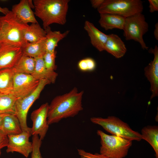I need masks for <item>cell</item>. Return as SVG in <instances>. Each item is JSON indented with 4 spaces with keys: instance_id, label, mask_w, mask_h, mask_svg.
<instances>
[{
    "instance_id": "1",
    "label": "cell",
    "mask_w": 158,
    "mask_h": 158,
    "mask_svg": "<svg viewBox=\"0 0 158 158\" xmlns=\"http://www.w3.org/2000/svg\"><path fill=\"white\" fill-rule=\"evenodd\" d=\"M84 91L74 87L68 92L56 96L49 104L47 122L49 125L63 118L73 117L82 111Z\"/></svg>"
},
{
    "instance_id": "2",
    "label": "cell",
    "mask_w": 158,
    "mask_h": 158,
    "mask_svg": "<svg viewBox=\"0 0 158 158\" xmlns=\"http://www.w3.org/2000/svg\"><path fill=\"white\" fill-rule=\"evenodd\" d=\"M69 0H34V14L42 21L44 29L53 23L64 25Z\"/></svg>"
},
{
    "instance_id": "3",
    "label": "cell",
    "mask_w": 158,
    "mask_h": 158,
    "mask_svg": "<svg viewBox=\"0 0 158 158\" xmlns=\"http://www.w3.org/2000/svg\"><path fill=\"white\" fill-rule=\"evenodd\" d=\"M28 25L21 22L10 11L0 17V42L16 45L22 47L28 42L24 40V34Z\"/></svg>"
},
{
    "instance_id": "4",
    "label": "cell",
    "mask_w": 158,
    "mask_h": 158,
    "mask_svg": "<svg viewBox=\"0 0 158 158\" xmlns=\"http://www.w3.org/2000/svg\"><path fill=\"white\" fill-rule=\"evenodd\" d=\"M97 133L100 138V154L109 158H123L127 155L132 141L107 134L100 130H97Z\"/></svg>"
},
{
    "instance_id": "5",
    "label": "cell",
    "mask_w": 158,
    "mask_h": 158,
    "mask_svg": "<svg viewBox=\"0 0 158 158\" xmlns=\"http://www.w3.org/2000/svg\"><path fill=\"white\" fill-rule=\"evenodd\" d=\"M90 120L92 123L101 126L112 135L132 141H138L142 139L140 133L133 130L126 123L115 116H109L106 118L92 117Z\"/></svg>"
},
{
    "instance_id": "6",
    "label": "cell",
    "mask_w": 158,
    "mask_h": 158,
    "mask_svg": "<svg viewBox=\"0 0 158 158\" xmlns=\"http://www.w3.org/2000/svg\"><path fill=\"white\" fill-rule=\"evenodd\" d=\"M143 10L140 0H104L97 9L100 14H112L125 18L142 13Z\"/></svg>"
},
{
    "instance_id": "7",
    "label": "cell",
    "mask_w": 158,
    "mask_h": 158,
    "mask_svg": "<svg viewBox=\"0 0 158 158\" xmlns=\"http://www.w3.org/2000/svg\"><path fill=\"white\" fill-rule=\"evenodd\" d=\"M149 25L142 13L135 14L126 18L123 30L126 40H133L138 42L143 49L147 50L143 36L148 31Z\"/></svg>"
},
{
    "instance_id": "8",
    "label": "cell",
    "mask_w": 158,
    "mask_h": 158,
    "mask_svg": "<svg viewBox=\"0 0 158 158\" xmlns=\"http://www.w3.org/2000/svg\"><path fill=\"white\" fill-rule=\"evenodd\" d=\"M50 83V82L47 80H40L38 86L32 93L17 100L15 104L16 115L19 120L22 131L31 133V128L28 126L27 123L28 110L34 102L38 98L45 86Z\"/></svg>"
},
{
    "instance_id": "9",
    "label": "cell",
    "mask_w": 158,
    "mask_h": 158,
    "mask_svg": "<svg viewBox=\"0 0 158 158\" xmlns=\"http://www.w3.org/2000/svg\"><path fill=\"white\" fill-rule=\"evenodd\" d=\"M39 82L40 80L35 79L31 75L15 74L12 93L18 99L25 97L36 89Z\"/></svg>"
},
{
    "instance_id": "10",
    "label": "cell",
    "mask_w": 158,
    "mask_h": 158,
    "mask_svg": "<svg viewBox=\"0 0 158 158\" xmlns=\"http://www.w3.org/2000/svg\"><path fill=\"white\" fill-rule=\"evenodd\" d=\"M31 135L30 132L23 131L19 134L8 135L7 153L17 152L28 158L32 150V142L29 140Z\"/></svg>"
},
{
    "instance_id": "11",
    "label": "cell",
    "mask_w": 158,
    "mask_h": 158,
    "mask_svg": "<svg viewBox=\"0 0 158 158\" xmlns=\"http://www.w3.org/2000/svg\"><path fill=\"white\" fill-rule=\"evenodd\" d=\"M48 106V103H45L33 111L31 114L32 122L31 135H38L42 140L45 136L49 128L47 119Z\"/></svg>"
},
{
    "instance_id": "12",
    "label": "cell",
    "mask_w": 158,
    "mask_h": 158,
    "mask_svg": "<svg viewBox=\"0 0 158 158\" xmlns=\"http://www.w3.org/2000/svg\"><path fill=\"white\" fill-rule=\"evenodd\" d=\"M23 55L21 47L0 42V70L13 68Z\"/></svg>"
},
{
    "instance_id": "13",
    "label": "cell",
    "mask_w": 158,
    "mask_h": 158,
    "mask_svg": "<svg viewBox=\"0 0 158 158\" xmlns=\"http://www.w3.org/2000/svg\"><path fill=\"white\" fill-rule=\"evenodd\" d=\"M149 53L154 54V58L144 68L145 75L150 83L152 92L150 99L158 95V47L156 45L154 48H150Z\"/></svg>"
},
{
    "instance_id": "14",
    "label": "cell",
    "mask_w": 158,
    "mask_h": 158,
    "mask_svg": "<svg viewBox=\"0 0 158 158\" xmlns=\"http://www.w3.org/2000/svg\"><path fill=\"white\" fill-rule=\"evenodd\" d=\"M31 8H34L32 0H21L18 3L13 6L11 11L24 24L37 23Z\"/></svg>"
},
{
    "instance_id": "15",
    "label": "cell",
    "mask_w": 158,
    "mask_h": 158,
    "mask_svg": "<svg viewBox=\"0 0 158 158\" xmlns=\"http://www.w3.org/2000/svg\"><path fill=\"white\" fill-rule=\"evenodd\" d=\"M84 28L88 33L92 46L99 51H104L108 35L100 31L93 23L87 20L85 22Z\"/></svg>"
},
{
    "instance_id": "16",
    "label": "cell",
    "mask_w": 158,
    "mask_h": 158,
    "mask_svg": "<svg viewBox=\"0 0 158 158\" xmlns=\"http://www.w3.org/2000/svg\"><path fill=\"white\" fill-rule=\"evenodd\" d=\"M104 51L116 58H119L124 56L127 49L124 42L117 35L111 34L108 35Z\"/></svg>"
},
{
    "instance_id": "17",
    "label": "cell",
    "mask_w": 158,
    "mask_h": 158,
    "mask_svg": "<svg viewBox=\"0 0 158 158\" xmlns=\"http://www.w3.org/2000/svg\"><path fill=\"white\" fill-rule=\"evenodd\" d=\"M100 16L99 23L105 30L114 29H123L126 18L109 13L100 14Z\"/></svg>"
},
{
    "instance_id": "18",
    "label": "cell",
    "mask_w": 158,
    "mask_h": 158,
    "mask_svg": "<svg viewBox=\"0 0 158 158\" xmlns=\"http://www.w3.org/2000/svg\"><path fill=\"white\" fill-rule=\"evenodd\" d=\"M35 59V66L31 75L37 80L46 79L49 80L51 83H54L58 76V73L55 71H49L46 68L43 57Z\"/></svg>"
},
{
    "instance_id": "19",
    "label": "cell",
    "mask_w": 158,
    "mask_h": 158,
    "mask_svg": "<svg viewBox=\"0 0 158 158\" xmlns=\"http://www.w3.org/2000/svg\"><path fill=\"white\" fill-rule=\"evenodd\" d=\"M0 130L7 136L16 135L22 132L18 119L13 114H8L4 116Z\"/></svg>"
},
{
    "instance_id": "20",
    "label": "cell",
    "mask_w": 158,
    "mask_h": 158,
    "mask_svg": "<svg viewBox=\"0 0 158 158\" xmlns=\"http://www.w3.org/2000/svg\"><path fill=\"white\" fill-rule=\"evenodd\" d=\"M46 32L45 45L46 52H52L55 51L59 42L65 37L69 33L67 30L62 33L59 31H53L50 26L44 29Z\"/></svg>"
},
{
    "instance_id": "21",
    "label": "cell",
    "mask_w": 158,
    "mask_h": 158,
    "mask_svg": "<svg viewBox=\"0 0 158 158\" xmlns=\"http://www.w3.org/2000/svg\"><path fill=\"white\" fill-rule=\"evenodd\" d=\"M22 49L23 55L34 58L43 57L46 52L45 38L35 42H28Z\"/></svg>"
},
{
    "instance_id": "22",
    "label": "cell",
    "mask_w": 158,
    "mask_h": 158,
    "mask_svg": "<svg viewBox=\"0 0 158 158\" xmlns=\"http://www.w3.org/2000/svg\"><path fill=\"white\" fill-rule=\"evenodd\" d=\"M46 32L38 23H32L25 30L24 37L26 42L33 43L45 38Z\"/></svg>"
},
{
    "instance_id": "23",
    "label": "cell",
    "mask_w": 158,
    "mask_h": 158,
    "mask_svg": "<svg viewBox=\"0 0 158 158\" xmlns=\"http://www.w3.org/2000/svg\"><path fill=\"white\" fill-rule=\"evenodd\" d=\"M35 59L23 55L12 69L15 74L32 75L34 70Z\"/></svg>"
},
{
    "instance_id": "24",
    "label": "cell",
    "mask_w": 158,
    "mask_h": 158,
    "mask_svg": "<svg viewBox=\"0 0 158 158\" xmlns=\"http://www.w3.org/2000/svg\"><path fill=\"white\" fill-rule=\"evenodd\" d=\"M142 139L147 141L153 148L156 158H158V127L148 126L143 127L141 134Z\"/></svg>"
},
{
    "instance_id": "25",
    "label": "cell",
    "mask_w": 158,
    "mask_h": 158,
    "mask_svg": "<svg viewBox=\"0 0 158 158\" xmlns=\"http://www.w3.org/2000/svg\"><path fill=\"white\" fill-rule=\"evenodd\" d=\"M15 74L12 68L0 70V92L6 93H12Z\"/></svg>"
},
{
    "instance_id": "26",
    "label": "cell",
    "mask_w": 158,
    "mask_h": 158,
    "mask_svg": "<svg viewBox=\"0 0 158 158\" xmlns=\"http://www.w3.org/2000/svg\"><path fill=\"white\" fill-rule=\"evenodd\" d=\"M17 99L12 93L0 92V114L16 115L15 104Z\"/></svg>"
},
{
    "instance_id": "27",
    "label": "cell",
    "mask_w": 158,
    "mask_h": 158,
    "mask_svg": "<svg viewBox=\"0 0 158 158\" xmlns=\"http://www.w3.org/2000/svg\"><path fill=\"white\" fill-rule=\"evenodd\" d=\"M56 52L55 51L52 52H46L43 56L45 66L48 70L54 71L57 68L55 64V59Z\"/></svg>"
},
{
    "instance_id": "28",
    "label": "cell",
    "mask_w": 158,
    "mask_h": 158,
    "mask_svg": "<svg viewBox=\"0 0 158 158\" xmlns=\"http://www.w3.org/2000/svg\"><path fill=\"white\" fill-rule=\"evenodd\" d=\"M78 67L82 71H91L95 69L96 63L93 59L87 58L80 60L78 63Z\"/></svg>"
},
{
    "instance_id": "29",
    "label": "cell",
    "mask_w": 158,
    "mask_h": 158,
    "mask_svg": "<svg viewBox=\"0 0 158 158\" xmlns=\"http://www.w3.org/2000/svg\"><path fill=\"white\" fill-rule=\"evenodd\" d=\"M32 150L31 158H42L40 151L42 140L37 135H32Z\"/></svg>"
},
{
    "instance_id": "30",
    "label": "cell",
    "mask_w": 158,
    "mask_h": 158,
    "mask_svg": "<svg viewBox=\"0 0 158 158\" xmlns=\"http://www.w3.org/2000/svg\"><path fill=\"white\" fill-rule=\"evenodd\" d=\"M78 152L80 158H109L100 154H92L87 152L82 149H78Z\"/></svg>"
},
{
    "instance_id": "31",
    "label": "cell",
    "mask_w": 158,
    "mask_h": 158,
    "mask_svg": "<svg viewBox=\"0 0 158 158\" xmlns=\"http://www.w3.org/2000/svg\"><path fill=\"white\" fill-rule=\"evenodd\" d=\"M8 142L7 136L4 134L0 130V150L3 148L6 147Z\"/></svg>"
},
{
    "instance_id": "32",
    "label": "cell",
    "mask_w": 158,
    "mask_h": 158,
    "mask_svg": "<svg viewBox=\"0 0 158 158\" xmlns=\"http://www.w3.org/2000/svg\"><path fill=\"white\" fill-rule=\"evenodd\" d=\"M149 11L152 13L158 11V0H149Z\"/></svg>"
},
{
    "instance_id": "33",
    "label": "cell",
    "mask_w": 158,
    "mask_h": 158,
    "mask_svg": "<svg viewBox=\"0 0 158 158\" xmlns=\"http://www.w3.org/2000/svg\"><path fill=\"white\" fill-rule=\"evenodd\" d=\"M104 0H91V3L92 6L97 9L99 8L104 1Z\"/></svg>"
},
{
    "instance_id": "34",
    "label": "cell",
    "mask_w": 158,
    "mask_h": 158,
    "mask_svg": "<svg viewBox=\"0 0 158 158\" xmlns=\"http://www.w3.org/2000/svg\"><path fill=\"white\" fill-rule=\"evenodd\" d=\"M154 35L155 39L158 40V23H157L155 25Z\"/></svg>"
},
{
    "instance_id": "35",
    "label": "cell",
    "mask_w": 158,
    "mask_h": 158,
    "mask_svg": "<svg viewBox=\"0 0 158 158\" xmlns=\"http://www.w3.org/2000/svg\"><path fill=\"white\" fill-rule=\"evenodd\" d=\"M10 10L7 8H2L0 6V12L4 15H6L8 13Z\"/></svg>"
},
{
    "instance_id": "36",
    "label": "cell",
    "mask_w": 158,
    "mask_h": 158,
    "mask_svg": "<svg viewBox=\"0 0 158 158\" xmlns=\"http://www.w3.org/2000/svg\"><path fill=\"white\" fill-rule=\"evenodd\" d=\"M8 114H0V129L1 127L3 120L4 116Z\"/></svg>"
},
{
    "instance_id": "37",
    "label": "cell",
    "mask_w": 158,
    "mask_h": 158,
    "mask_svg": "<svg viewBox=\"0 0 158 158\" xmlns=\"http://www.w3.org/2000/svg\"><path fill=\"white\" fill-rule=\"evenodd\" d=\"M1 150H0V156L1 155Z\"/></svg>"
},
{
    "instance_id": "38",
    "label": "cell",
    "mask_w": 158,
    "mask_h": 158,
    "mask_svg": "<svg viewBox=\"0 0 158 158\" xmlns=\"http://www.w3.org/2000/svg\"></svg>"
},
{
    "instance_id": "39",
    "label": "cell",
    "mask_w": 158,
    "mask_h": 158,
    "mask_svg": "<svg viewBox=\"0 0 158 158\" xmlns=\"http://www.w3.org/2000/svg\"></svg>"
}]
</instances>
